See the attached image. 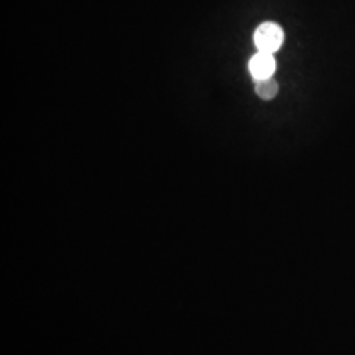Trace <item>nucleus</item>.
I'll return each instance as SVG.
<instances>
[{
    "mask_svg": "<svg viewBox=\"0 0 355 355\" xmlns=\"http://www.w3.org/2000/svg\"><path fill=\"white\" fill-rule=\"evenodd\" d=\"M277 61L274 54L266 51H257L249 61V71L253 76L254 82L271 78L275 73Z\"/></svg>",
    "mask_w": 355,
    "mask_h": 355,
    "instance_id": "nucleus-2",
    "label": "nucleus"
},
{
    "mask_svg": "<svg viewBox=\"0 0 355 355\" xmlns=\"http://www.w3.org/2000/svg\"><path fill=\"white\" fill-rule=\"evenodd\" d=\"M254 44L258 51H266L274 54L279 51L284 41V32L277 23L266 21L257 26L254 31Z\"/></svg>",
    "mask_w": 355,
    "mask_h": 355,
    "instance_id": "nucleus-1",
    "label": "nucleus"
},
{
    "mask_svg": "<svg viewBox=\"0 0 355 355\" xmlns=\"http://www.w3.org/2000/svg\"><path fill=\"white\" fill-rule=\"evenodd\" d=\"M254 91H255L258 98H261L265 102H268V101H272V99L277 98V95L279 92V85L271 76V78H267V79L257 80Z\"/></svg>",
    "mask_w": 355,
    "mask_h": 355,
    "instance_id": "nucleus-3",
    "label": "nucleus"
}]
</instances>
